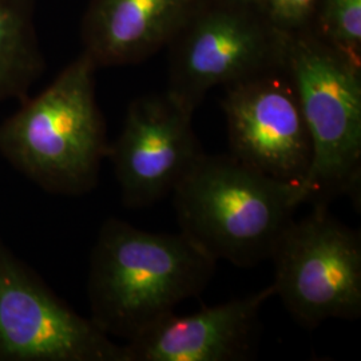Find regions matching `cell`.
Wrapping results in <instances>:
<instances>
[{"mask_svg": "<svg viewBox=\"0 0 361 361\" xmlns=\"http://www.w3.org/2000/svg\"><path fill=\"white\" fill-rule=\"evenodd\" d=\"M82 52L0 123V155L42 190L79 197L99 180L110 142L95 95V71Z\"/></svg>", "mask_w": 361, "mask_h": 361, "instance_id": "2", "label": "cell"}, {"mask_svg": "<svg viewBox=\"0 0 361 361\" xmlns=\"http://www.w3.org/2000/svg\"><path fill=\"white\" fill-rule=\"evenodd\" d=\"M0 361H125L123 345L58 296L1 234Z\"/></svg>", "mask_w": 361, "mask_h": 361, "instance_id": "7", "label": "cell"}, {"mask_svg": "<svg viewBox=\"0 0 361 361\" xmlns=\"http://www.w3.org/2000/svg\"><path fill=\"white\" fill-rule=\"evenodd\" d=\"M195 3L91 0L82 20V52L98 68L140 63L168 46Z\"/></svg>", "mask_w": 361, "mask_h": 361, "instance_id": "11", "label": "cell"}, {"mask_svg": "<svg viewBox=\"0 0 361 361\" xmlns=\"http://www.w3.org/2000/svg\"><path fill=\"white\" fill-rule=\"evenodd\" d=\"M216 265L180 232H146L110 217L91 250V322L104 335L129 341L201 295Z\"/></svg>", "mask_w": 361, "mask_h": 361, "instance_id": "1", "label": "cell"}, {"mask_svg": "<svg viewBox=\"0 0 361 361\" xmlns=\"http://www.w3.org/2000/svg\"><path fill=\"white\" fill-rule=\"evenodd\" d=\"M271 297V284L188 316L173 312L123 344L125 361L250 360L257 350L261 310Z\"/></svg>", "mask_w": 361, "mask_h": 361, "instance_id": "10", "label": "cell"}, {"mask_svg": "<svg viewBox=\"0 0 361 361\" xmlns=\"http://www.w3.org/2000/svg\"><path fill=\"white\" fill-rule=\"evenodd\" d=\"M310 31L361 62V0H320Z\"/></svg>", "mask_w": 361, "mask_h": 361, "instance_id": "13", "label": "cell"}, {"mask_svg": "<svg viewBox=\"0 0 361 361\" xmlns=\"http://www.w3.org/2000/svg\"><path fill=\"white\" fill-rule=\"evenodd\" d=\"M35 13L37 0H0V104L26 99L46 68Z\"/></svg>", "mask_w": 361, "mask_h": 361, "instance_id": "12", "label": "cell"}, {"mask_svg": "<svg viewBox=\"0 0 361 361\" xmlns=\"http://www.w3.org/2000/svg\"><path fill=\"white\" fill-rule=\"evenodd\" d=\"M271 23L286 35L310 31L320 0H256Z\"/></svg>", "mask_w": 361, "mask_h": 361, "instance_id": "14", "label": "cell"}, {"mask_svg": "<svg viewBox=\"0 0 361 361\" xmlns=\"http://www.w3.org/2000/svg\"><path fill=\"white\" fill-rule=\"evenodd\" d=\"M224 89L229 154L271 178L300 186L310 171L312 141L285 65Z\"/></svg>", "mask_w": 361, "mask_h": 361, "instance_id": "8", "label": "cell"}, {"mask_svg": "<svg viewBox=\"0 0 361 361\" xmlns=\"http://www.w3.org/2000/svg\"><path fill=\"white\" fill-rule=\"evenodd\" d=\"M274 296L304 328L361 316V234L326 205L293 219L274 246Z\"/></svg>", "mask_w": 361, "mask_h": 361, "instance_id": "6", "label": "cell"}, {"mask_svg": "<svg viewBox=\"0 0 361 361\" xmlns=\"http://www.w3.org/2000/svg\"><path fill=\"white\" fill-rule=\"evenodd\" d=\"M193 114L168 91L130 104L107 154L125 207H153L171 195L205 154L192 125Z\"/></svg>", "mask_w": 361, "mask_h": 361, "instance_id": "9", "label": "cell"}, {"mask_svg": "<svg viewBox=\"0 0 361 361\" xmlns=\"http://www.w3.org/2000/svg\"><path fill=\"white\" fill-rule=\"evenodd\" d=\"M285 67L312 141L301 204L328 207L347 195L360 207L361 62L302 31L288 38Z\"/></svg>", "mask_w": 361, "mask_h": 361, "instance_id": "4", "label": "cell"}, {"mask_svg": "<svg viewBox=\"0 0 361 361\" xmlns=\"http://www.w3.org/2000/svg\"><path fill=\"white\" fill-rule=\"evenodd\" d=\"M288 38L256 0H197L169 42V95L195 111L214 87L285 65Z\"/></svg>", "mask_w": 361, "mask_h": 361, "instance_id": "5", "label": "cell"}, {"mask_svg": "<svg viewBox=\"0 0 361 361\" xmlns=\"http://www.w3.org/2000/svg\"><path fill=\"white\" fill-rule=\"evenodd\" d=\"M180 233L214 262L252 268L271 252L301 207L300 188L232 154L205 153L173 192Z\"/></svg>", "mask_w": 361, "mask_h": 361, "instance_id": "3", "label": "cell"}]
</instances>
